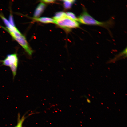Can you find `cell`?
<instances>
[{"mask_svg":"<svg viewBox=\"0 0 127 127\" xmlns=\"http://www.w3.org/2000/svg\"><path fill=\"white\" fill-rule=\"evenodd\" d=\"M78 21L86 25L100 26L107 28L111 25L110 21L101 22L98 21L89 14L85 10H84L82 13L79 16Z\"/></svg>","mask_w":127,"mask_h":127,"instance_id":"cell-1","label":"cell"},{"mask_svg":"<svg viewBox=\"0 0 127 127\" xmlns=\"http://www.w3.org/2000/svg\"><path fill=\"white\" fill-rule=\"evenodd\" d=\"M2 65L10 67L14 79L16 75L19 60L17 55L16 53L7 55L4 59L0 60Z\"/></svg>","mask_w":127,"mask_h":127,"instance_id":"cell-2","label":"cell"},{"mask_svg":"<svg viewBox=\"0 0 127 127\" xmlns=\"http://www.w3.org/2000/svg\"><path fill=\"white\" fill-rule=\"evenodd\" d=\"M7 31L12 38L22 47L28 55L31 56L33 53V51L30 47L25 36L20 31L14 32L9 31Z\"/></svg>","mask_w":127,"mask_h":127,"instance_id":"cell-3","label":"cell"},{"mask_svg":"<svg viewBox=\"0 0 127 127\" xmlns=\"http://www.w3.org/2000/svg\"><path fill=\"white\" fill-rule=\"evenodd\" d=\"M55 24L60 27L67 30L79 28V24L77 21L72 20L66 16L57 21Z\"/></svg>","mask_w":127,"mask_h":127,"instance_id":"cell-4","label":"cell"},{"mask_svg":"<svg viewBox=\"0 0 127 127\" xmlns=\"http://www.w3.org/2000/svg\"><path fill=\"white\" fill-rule=\"evenodd\" d=\"M46 7L43 2L40 3L35 9L34 14V18H38L44 12Z\"/></svg>","mask_w":127,"mask_h":127,"instance_id":"cell-5","label":"cell"},{"mask_svg":"<svg viewBox=\"0 0 127 127\" xmlns=\"http://www.w3.org/2000/svg\"><path fill=\"white\" fill-rule=\"evenodd\" d=\"M33 19L37 21L44 23H55L56 20L50 18L43 17L40 18H34Z\"/></svg>","mask_w":127,"mask_h":127,"instance_id":"cell-6","label":"cell"},{"mask_svg":"<svg viewBox=\"0 0 127 127\" xmlns=\"http://www.w3.org/2000/svg\"><path fill=\"white\" fill-rule=\"evenodd\" d=\"M66 16L65 13L63 12L60 11L55 14L53 18L54 20L57 21Z\"/></svg>","mask_w":127,"mask_h":127,"instance_id":"cell-7","label":"cell"},{"mask_svg":"<svg viewBox=\"0 0 127 127\" xmlns=\"http://www.w3.org/2000/svg\"><path fill=\"white\" fill-rule=\"evenodd\" d=\"M64 8L66 9L70 8L71 7L72 4L74 3L75 0H64Z\"/></svg>","mask_w":127,"mask_h":127,"instance_id":"cell-8","label":"cell"},{"mask_svg":"<svg viewBox=\"0 0 127 127\" xmlns=\"http://www.w3.org/2000/svg\"><path fill=\"white\" fill-rule=\"evenodd\" d=\"M66 16L74 20L78 21V19L73 13L68 12L65 13Z\"/></svg>","mask_w":127,"mask_h":127,"instance_id":"cell-9","label":"cell"},{"mask_svg":"<svg viewBox=\"0 0 127 127\" xmlns=\"http://www.w3.org/2000/svg\"><path fill=\"white\" fill-rule=\"evenodd\" d=\"M25 119L24 117L23 116L21 119H19L18 120L17 124L15 127H22V124Z\"/></svg>","mask_w":127,"mask_h":127,"instance_id":"cell-10","label":"cell"},{"mask_svg":"<svg viewBox=\"0 0 127 127\" xmlns=\"http://www.w3.org/2000/svg\"><path fill=\"white\" fill-rule=\"evenodd\" d=\"M14 27H16L15 26L14 22V21L12 16L10 15L9 18V21H8Z\"/></svg>","mask_w":127,"mask_h":127,"instance_id":"cell-11","label":"cell"},{"mask_svg":"<svg viewBox=\"0 0 127 127\" xmlns=\"http://www.w3.org/2000/svg\"><path fill=\"white\" fill-rule=\"evenodd\" d=\"M41 1H42L41 2H43L48 3H54L55 1V0H42Z\"/></svg>","mask_w":127,"mask_h":127,"instance_id":"cell-12","label":"cell"}]
</instances>
